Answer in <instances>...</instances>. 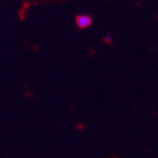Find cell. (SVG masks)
I'll return each mask as SVG.
<instances>
[{"mask_svg": "<svg viewBox=\"0 0 158 158\" xmlns=\"http://www.w3.org/2000/svg\"><path fill=\"white\" fill-rule=\"evenodd\" d=\"M76 22H77V25L79 27H81V29H86L88 27L89 25H91V18L89 17L87 15H78L76 19Z\"/></svg>", "mask_w": 158, "mask_h": 158, "instance_id": "6da1fadb", "label": "cell"}, {"mask_svg": "<svg viewBox=\"0 0 158 158\" xmlns=\"http://www.w3.org/2000/svg\"><path fill=\"white\" fill-rule=\"evenodd\" d=\"M106 41L108 43L111 42V41H112V36H111V35H108V36L106 37Z\"/></svg>", "mask_w": 158, "mask_h": 158, "instance_id": "7a4b0ae2", "label": "cell"}]
</instances>
